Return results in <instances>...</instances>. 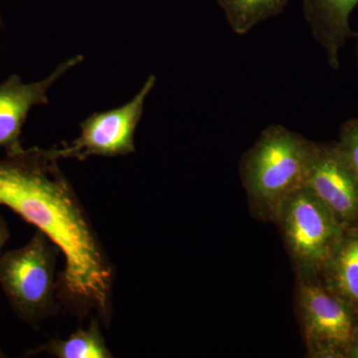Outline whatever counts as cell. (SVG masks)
Returning a JSON list of instances; mask_svg holds the SVG:
<instances>
[{"mask_svg":"<svg viewBox=\"0 0 358 358\" xmlns=\"http://www.w3.org/2000/svg\"><path fill=\"white\" fill-rule=\"evenodd\" d=\"M50 148L37 147L0 159V206L18 214L55 245L64 258L59 300L80 319L109 327L115 267L88 212Z\"/></svg>","mask_w":358,"mask_h":358,"instance_id":"6da1fadb","label":"cell"},{"mask_svg":"<svg viewBox=\"0 0 358 358\" xmlns=\"http://www.w3.org/2000/svg\"><path fill=\"white\" fill-rule=\"evenodd\" d=\"M315 141L267 127L240 160L239 173L252 215L274 222L282 202L306 185Z\"/></svg>","mask_w":358,"mask_h":358,"instance_id":"7a4b0ae2","label":"cell"},{"mask_svg":"<svg viewBox=\"0 0 358 358\" xmlns=\"http://www.w3.org/2000/svg\"><path fill=\"white\" fill-rule=\"evenodd\" d=\"M60 254L37 230L24 246L0 255V287L13 312L30 326L38 327L62 308L56 275Z\"/></svg>","mask_w":358,"mask_h":358,"instance_id":"3957f363","label":"cell"},{"mask_svg":"<svg viewBox=\"0 0 358 358\" xmlns=\"http://www.w3.org/2000/svg\"><path fill=\"white\" fill-rule=\"evenodd\" d=\"M294 273L320 278L338 249L346 228L308 187L282 202L275 215Z\"/></svg>","mask_w":358,"mask_h":358,"instance_id":"277c9868","label":"cell"},{"mask_svg":"<svg viewBox=\"0 0 358 358\" xmlns=\"http://www.w3.org/2000/svg\"><path fill=\"white\" fill-rule=\"evenodd\" d=\"M294 308L310 358H346L358 319L320 278L296 275Z\"/></svg>","mask_w":358,"mask_h":358,"instance_id":"5b68a950","label":"cell"},{"mask_svg":"<svg viewBox=\"0 0 358 358\" xmlns=\"http://www.w3.org/2000/svg\"><path fill=\"white\" fill-rule=\"evenodd\" d=\"M157 78L150 75L138 93L122 107L94 113L80 124L81 133L61 147L50 148L56 159H76L84 162L90 157H115L136 152L134 134L138 128L147 96L155 88Z\"/></svg>","mask_w":358,"mask_h":358,"instance_id":"8992f818","label":"cell"},{"mask_svg":"<svg viewBox=\"0 0 358 358\" xmlns=\"http://www.w3.org/2000/svg\"><path fill=\"white\" fill-rule=\"evenodd\" d=\"M305 186L345 228L358 226V173L336 141H315Z\"/></svg>","mask_w":358,"mask_h":358,"instance_id":"52a82bcc","label":"cell"},{"mask_svg":"<svg viewBox=\"0 0 358 358\" xmlns=\"http://www.w3.org/2000/svg\"><path fill=\"white\" fill-rule=\"evenodd\" d=\"M83 60L82 55L68 59L40 82L24 84L20 77L13 75L0 84V148H3L6 154L22 150L21 133L30 110L47 105L49 89Z\"/></svg>","mask_w":358,"mask_h":358,"instance_id":"ba28073f","label":"cell"},{"mask_svg":"<svg viewBox=\"0 0 358 358\" xmlns=\"http://www.w3.org/2000/svg\"><path fill=\"white\" fill-rule=\"evenodd\" d=\"M303 17L310 26L313 38L326 53L327 64L338 70L339 52L355 38L350 16L358 0H301Z\"/></svg>","mask_w":358,"mask_h":358,"instance_id":"9c48e42d","label":"cell"},{"mask_svg":"<svg viewBox=\"0 0 358 358\" xmlns=\"http://www.w3.org/2000/svg\"><path fill=\"white\" fill-rule=\"evenodd\" d=\"M320 279L358 319V226L346 228Z\"/></svg>","mask_w":358,"mask_h":358,"instance_id":"30bf717a","label":"cell"},{"mask_svg":"<svg viewBox=\"0 0 358 358\" xmlns=\"http://www.w3.org/2000/svg\"><path fill=\"white\" fill-rule=\"evenodd\" d=\"M100 320L93 317L88 327L79 329L66 339H52L27 352L26 357L46 353L57 358H112L101 329Z\"/></svg>","mask_w":358,"mask_h":358,"instance_id":"8fae6325","label":"cell"},{"mask_svg":"<svg viewBox=\"0 0 358 358\" xmlns=\"http://www.w3.org/2000/svg\"><path fill=\"white\" fill-rule=\"evenodd\" d=\"M231 29L245 35L264 21L281 14L289 0H216Z\"/></svg>","mask_w":358,"mask_h":358,"instance_id":"7c38bea8","label":"cell"},{"mask_svg":"<svg viewBox=\"0 0 358 358\" xmlns=\"http://www.w3.org/2000/svg\"><path fill=\"white\" fill-rule=\"evenodd\" d=\"M341 152L358 173V119L352 117L341 124L338 140L336 141Z\"/></svg>","mask_w":358,"mask_h":358,"instance_id":"4fadbf2b","label":"cell"},{"mask_svg":"<svg viewBox=\"0 0 358 358\" xmlns=\"http://www.w3.org/2000/svg\"><path fill=\"white\" fill-rule=\"evenodd\" d=\"M9 230L7 227L6 221L2 216H0V255H1V250L4 245L6 244L7 240L9 239Z\"/></svg>","mask_w":358,"mask_h":358,"instance_id":"5bb4252c","label":"cell"},{"mask_svg":"<svg viewBox=\"0 0 358 358\" xmlns=\"http://www.w3.org/2000/svg\"><path fill=\"white\" fill-rule=\"evenodd\" d=\"M346 358H358V327L355 329L350 345L348 346Z\"/></svg>","mask_w":358,"mask_h":358,"instance_id":"9a60e30c","label":"cell"},{"mask_svg":"<svg viewBox=\"0 0 358 358\" xmlns=\"http://www.w3.org/2000/svg\"><path fill=\"white\" fill-rule=\"evenodd\" d=\"M355 39H357V44H355V54H357V63L358 67V32H355Z\"/></svg>","mask_w":358,"mask_h":358,"instance_id":"2e32d148","label":"cell"},{"mask_svg":"<svg viewBox=\"0 0 358 358\" xmlns=\"http://www.w3.org/2000/svg\"><path fill=\"white\" fill-rule=\"evenodd\" d=\"M0 357H6V355L2 352L1 348H0Z\"/></svg>","mask_w":358,"mask_h":358,"instance_id":"e0dca14e","label":"cell"},{"mask_svg":"<svg viewBox=\"0 0 358 358\" xmlns=\"http://www.w3.org/2000/svg\"><path fill=\"white\" fill-rule=\"evenodd\" d=\"M2 25H3V24H2L1 17H0V28L2 27Z\"/></svg>","mask_w":358,"mask_h":358,"instance_id":"ac0fdd59","label":"cell"}]
</instances>
